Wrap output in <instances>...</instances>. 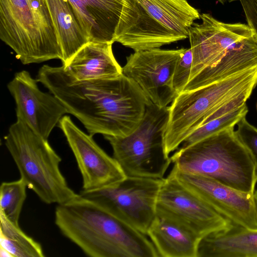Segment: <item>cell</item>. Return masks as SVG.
Returning <instances> with one entry per match:
<instances>
[{
	"label": "cell",
	"instance_id": "6da1fadb",
	"mask_svg": "<svg viewBox=\"0 0 257 257\" xmlns=\"http://www.w3.org/2000/svg\"><path fill=\"white\" fill-rule=\"evenodd\" d=\"M36 79L92 136L130 135L141 122L150 102L138 84L123 74L111 78L78 80L63 66L44 65Z\"/></svg>",
	"mask_w": 257,
	"mask_h": 257
},
{
	"label": "cell",
	"instance_id": "7a4b0ae2",
	"mask_svg": "<svg viewBox=\"0 0 257 257\" xmlns=\"http://www.w3.org/2000/svg\"><path fill=\"white\" fill-rule=\"evenodd\" d=\"M200 19L201 23H194L189 30L192 63L183 92L257 67V42L247 25L223 23L209 14H202Z\"/></svg>",
	"mask_w": 257,
	"mask_h": 257
},
{
	"label": "cell",
	"instance_id": "3957f363",
	"mask_svg": "<svg viewBox=\"0 0 257 257\" xmlns=\"http://www.w3.org/2000/svg\"><path fill=\"white\" fill-rule=\"evenodd\" d=\"M55 223L91 257H159L147 235L79 194L57 205Z\"/></svg>",
	"mask_w": 257,
	"mask_h": 257
},
{
	"label": "cell",
	"instance_id": "277c9868",
	"mask_svg": "<svg viewBox=\"0 0 257 257\" xmlns=\"http://www.w3.org/2000/svg\"><path fill=\"white\" fill-rule=\"evenodd\" d=\"M199 19L187 0H123L115 42L135 52L160 48L188 38Z\"/></svg>",
	"mask_w": 257,
	"mask_h": 257
},
{
	"label": "cell",
	"instance_id": "5b68a950",
	"mask_svg": "<svg viewBox=\"0 0 257 257\" xmlns=\"http://www.w3.org/2000/svg\"><path fill=\"white\" fill-rule=\"evenodd\" d=\"M170 158L173 166L181 171L210 177L241 192L254 193L255 164L234 126L180 147Z\"/></svg>",
	"mask_w": 257,
	"mask_h": 257
},
{
	"label": "cell",
	"instance_id": "8992f818",
	"mask_svg": "<svg viewBox=\"0 0 257 257\" xmlns=\"http://www.w3.org/2000/svg\"><path fill=\"white\" fill-rule=\"evenodd\" d=\"M21 178L43 202L61 204L75 198L60 169L61 158L45 139L17 119L5 137Z\"/></svg>",
	"mask_w": 257,
	"mask_h": 257
},
{
	"label": "cell",
	"instance_id": "52a82bcc",
	"mask_svg": "<svg viewBox=\"0 0 257 257\" xmlns=\"http://www.w3.org/2000/svg\"><path fill=\"white\" fill-rule=\"evenodd\" d=\"M0 39L24 64L62 58L45 0H0Z\"/></svg>",
	"mask_w": 257,
	"mask_h": 257
},
{
	"label": "cell",
	"instance_id": "ba28073f",
	"mask_svg": "<svg viewBox=\"0 0 257 257\" xmlns=\"http://www.w3.org/2000/svg\"><path fill=\"white\" fill-rule=\"evenodd\" d=\"M257 85V67L241 71L212 84L182 92L169 106L164 146L169 154L202 125L223 105Z\"/></svg>",
	"mask_w": 257,
	"mask_h": 257
},
{
	"label": "cell",
	"instance_id": "9c48e42d",
	"mask_svg": "<svg viewBox=\"0 0 257 257\" xmlns=\"http://www.w3.org/2000/svg\"><path fill=\"white\" fill-rule=\"evenodd\" d=\"M168 117L169 106L160 107L150 101L141 122L130 135L123 137L103 136L125 177L164 178L172 163L164 146Z\"/></svg>",
	"mask_w": 257,
	"mask_h": 257
},
{
	"label": "cell",
	"instance_id": "30bf717a",
	"mask_svg": "<svg viewBox=\"0 0 257 257\" xmlns=\"http://www.w3.org/2000/svg\"><path fill=\"white\" fill-rule=\"evenodd\" d=\"M162 179L125 177L99 189L81 190L79 195L147 235L156 216V202Z\"/></svg>",
	"mask_w": 257,
	"mask_h": 257
},
{
	"label": "cell",
	"instance_id": "8fae6325",
	"mask_svg": "<svg viewBox=\"0 0 257 257\" xmlns=\"http://www.w3.org/2000/svg\"><path fill=\"white\" fill-rule=\"evenodd\" d=\"M156 216L180 226L199 239L229 228L232 223L169 174L162 179Z\"/></svg>",
	"mask_w": 257,
	"mask_h": 257
},
{
	"label": "cell",
	"instance_id": "7c38bea8",
	"mask_svg": "<svg viewBox=\"0 0 257 257\" xmlns=\"http://www.w3.org/2000/svg\"><path fill=\"white\" fill-rule=\"evenodd\" d=\"M185 48H156L135 52L126 58L122 74L140 87L160 107L168 106L178 95L172 84L176 64Z\"/></svg>",
	"mask_w": 257,
	"mask_h": 257
},
{
	"label": "cell",
	"instance_id": "4fadbf2b",
	"mask_svg": "<svg viewBox=\"0 0 257 257\" xmlns=\"http://www.w3.org/2000/svg\"><path fill=\"white\" fill-rule=\"evenodd\" d=\"M169 174L233 224L257 229L254 194L237 190L210 177L182 171L174 166Z\"/></svg>",
	"mask_w": 257,
	"mask_h": 257
},
{
	"label": "cell",
	"instance_id": "5bb4252c",
	"mask_svg": "<svg viewBox=\"0 0 257 257\" xmlns=\"http://www.w3.org/2000/svg\"><path fill=\"white\" fill-rule=\"evenodd\" d=\"M58 126L65 136L82 178L83 191H92L115 184L125 178L120 166L94 141L65 115Z\"/></svg>",
	"mask_w": 257,
	"mask_h": 257
},
{
	"label": "cell",
	"instance_id": "9a60e30c",
	"mask_svg": "<svg viewBox=\"0 0 257 257\" xmlns=\"http://www.w3.org/2000/svg\"><path fill=\"white\" fill-rule=\"evenodd\" d=\"M37 82L28 71L22 70L15 74L7 87L16 103L17 119L48 140L54 127L68 113L53 94L41 91Z\"/></svg>",
	"mask_w": 257,
	"mask_h": 257
},
{
	"label": "cell",
	"instance_id": "2e32d148",
	"mask_svg": "<svg viewBox=\"0 0 257 257\" xmlns=\"http://www.w3.org/2000/svg\"><path fill=\"white\" fill-rule=\"evenodd\" d=\"M90 41L115 42L123 0H68Z\"/></svg>",
	"mask_w": 257,
	"mask_h": 257
},
{
	"label": "cell",
	"instance_id": "e0dca14e",
	"mask_svg": "<svg viewBox=\"0 0 257 257\" xmlns=\"http://www.w3.org/2000/svg\"><path fill=\"white\" fill-rule=\"evenodd\" d=\"M112 45L109 43L90 41L64 67L78 80L118 77L122 74V68L113 55Z\"/></svg>",
	"mask_w": 257,
	"mask_h": 257
},
{
	"label": "cell",
	"instance_id": "ac0fdd59",
	"mask_svg": "<svg viewBox=\"0 0 257 257\" xmlns=\"http://www.w3.org/2000/svg\"><path fill=\"white\" fill-rule=\"evenodd\" d=\"M197 257H257V229L232 225L199 241Z\"/></svg>",
	"mask_w": 257,
	"mask_h": 257
},
{
	"label": "cell",
	"instance_id": "d6986e66",
	"mask_svg": "<svg viewBox=\"0 0 257 257\" xmlns=\"http://www.w3.org/2000/svg\"><path fill=\"white\" fill-rule=\"evenodd\" d=\"M61 47L62 65L66 67L75 54L90 42L75 11L68 0H45Z\"/></svg>",
	"mask_w": 257,
	"mask_h": 257
},
{
	"label": "cell",
	"instance_id": "ffe728a7",
	"mask_svg": "<svg viewBox=\"0 0 257 257\" xmlns=\"http://www.w3.org/2000/svg\"><path fill=\"white\" fill-rule=\"evenodd\" d=\"M147 235L159 257H197L200 239L171 221L156 216Z\"/></svg>",
	"mask_w": 257,
	"mask_h": 257
},
{
	"label": "cell",
	"instance_id": "44dd1931",
	"mask_svg": "<svg viewBox=\"0 0 257 257\" xmlns=\"http://www.w3.org/2000/svg\"><path fill=\"white\" fill-rule=\"evenodd\" d=\"M0 246L13 257H44L41 245L20 227L0 215Z\"/></svg>",
	"mask_w": 257,
	"mask_h": 257
},
{
	"label": "cell",
	"instance_id": "7402d4cb",
	"mask_svg": "<svg viewBox=\"0 0 257 257\" xmlns=\"http://www.w3.org/2000/svg\"><path fill=\"white\" fill-rule=\"evenodd\" d=\"M27 186L22 178L4 182L0 187V215L12 223L19 224L23 206L26 199Z\"/></svg>",
	"mask_w": 257,
	"mask_h": 257
},
{
	"label": "cell",
	"instance_id": "603a6c76",
	"mask_svg": "<svg viewBox=\"0 0 257 257\" xmlns=\"http://www.w3.org/2000/svg\"><path fill=\"white\" fill-rule=\"evenodd\" d=\"M248 109L246 104L223 115L210 119L193 132L182 144L185 147L227 128L234 126L246 116Z\"/></svg>",
	"mask_w": 257,
	"mask_h": 257
},
{
	"label": "cell",
	"instance_id": "cb8c5ba5",
	"mask_svg": "<svg viewBox=\"0 0 257 257\" xmlns=\"http://www.w3.org/2000/svg\"><path fill=\"white\" fill-rule=\"evenodd\" d=\"M192 63V51L189 48H185L179 58L173 75V87L179 94L182 92L189 80Z\"/></svg>",
	"mask_w": 257,
	"mask_h": 257
},
{
	"label": "cell",
	"instance_id": "d4e9b609",
	"mask_svg": "<svg viewBox=\"0 0 257 257\" xmlns=\"http://www.w3.org/2000/svg\"><path fill=\"white\" fill-rule=\"evenodd\" d=\"M235 133L238 139L251 155L257 174V128L242 118L236 124Z\"/></svg>",
	"mask_w": 257,
	"mask_h": 257
},
{
	"label": "cell",
	"instance_id": "484cf974",
	"mask_svg": "<svg viewBox=\"0 0 257 257\" xmlns=\"http://www.w3.org/2000/svg\"><path fill=\"white\" fill-rule=\"evenodd\" d=\"M247 25L252 31L257 42V0H240Z\"/></svg>",
	"mask_w": 257,
	"mask_h": 257
},
{
	"label": "cell",
	"instance_id": "4316f807",
	"mask_svg": "<svg viewBox=\"0 0 257 257\" xmlns=\"http://www.w3.org/2000/svg\"><path fill=\"white\" fill-rule=\"evenodd\" d=\"M0 256L1 257H13L6 249L1 246H0Z\"/></svg>",
	"mask_w": 257,
	"mask_h": 257
},
{
	"label": "cell",
	"instance_id": "83f0119b",
	"mask_svg": "<svg viewBox=\"0 0 257 257\" xmlns=\"http://www.w3.org/2000/svg\"><path fill=\"white\" fill-rule=\"evenodd\" d=\"M254 202L255 205V208L257 213V190L254 191Z\"/></svg>",
	"mask_w": 257,
	"mask_h": 257
},
{
	"label": "cell",
	"instance_id": "f1b7e54d",
	"mask_svg": "<svg viewBox=\"0 0 257 257\" xmlns=\"http://www.w3.org/2000/svg\"><path fill=\"white\" fill-rule=\"evenodd\" d=\"M219 2L221 3L222 4H224L225 2H226L227 0H218ZM229 2H232L235 1H240V0H228Z\"/></svg>",
	"mask_w": 257,
	"mask_h": 257
},
{
	"label": "cell",
	"instance_id": "f546056e",
	"mask_svg": "<svg viewBox=\"0 0 257 257\" xmlns=\"http://www.w3.org/2000/svg\"><path fill=\"white\" fill-rule=\"evenodd\" d=\"M256 109H257V105H256Z\"/></svg>",
	"mask_w": 257,
	"mask_h": 257
}]
</instances>
